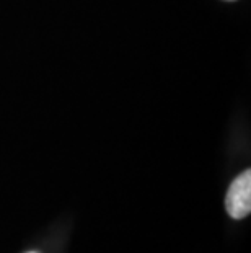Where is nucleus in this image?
Masks as SVG:
<instances>
[{
	"label": "nucleus",
	"mask_w": 251,
	"mask_h": 253,
	"mask_svg": "<svg viewBox=\"0 0 251 253\" xmlns=\"http://www.w3.org/2000/svg\"><path fill=\"white\" fill-rule=\"evenodd\" d=\"M225 208L233 219H245L251 212V171L245 170L228 186Z\"/></svg>",
	"instance_id": "nucleus-1"
},
{
	"label": "nucleus",
	"mask_w": 251,
	"mask_h": 253,
	"mask_svg": "<svg viewBox=\"0 0 251 253\" xmlns=\"http://www.w3.org/2000/svg\"><path fill=\"white\" fill-rule=\"evenodd\" d=\"M225 2H235V0H225Z\"/></svg>",
	"instance_id": "nucleus-2"
}]
</instances>
